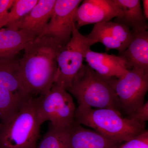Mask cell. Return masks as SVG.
Returning <instances> with one entry per match:
<instances>
[{
    "mask_svg": "<svg viewBox=\"0 0 148 148\" xmlns=\"http://www.w3.org/2000/svg\"><path fill=\"white\" fill-rule=\"evenodd\" d=\"M70 128L57 129L50 125L36 148H67Z\"/></svg>",
    "mask_w": 148,
    "mask_h": 148,
    "instance_id": "cell-18",
    "label": "cell"
},
{
    "mask_svg": "<svg viewBox=\"0 0 148 148\" xmlns=\"http://www.w3.org/2000/svg\"><path fill=\"white\" fill-rule=\"evenodd\" d=\"M18 60H0V123H5L20 110L32 96L18 73Z\"/></svg>",
    "mask_w": 148,
    "mask_h": 148,
    "instance_id": "cell-5",
    "label": "cell"
},
{
    "mask_svg": "<svg viewBox=\"0 0 148 148\" xmlns=\"http://www.w3.org/2000/svg\"><path fill=\"white\" fill-rule=\"evenodd\" d=\"M38 0H14L9 12L5 27L17 22L29 13L38 2Z\"/></svg>",
    "mask_w": 148,
    "mask_h": 148,
    "instance_id": "cell-19",
    "label": "cell"
},
{
    "mask_svg": "<svg viewBox=\"0 0 148 148\" xmlns=\"http://www.w3.org/2000/svg\"><path fill=\"white\" fill-rule=\"evenodd\" d=\"M56 1V0H38L26 16L6 28L24 30L36 38L39 36L50 20Z\"/></svg>",
    "mask_w": 148,
    "mask_h": 148,
    "instance_id": "cell-12",
    "label": "cell"
},
{
    "mask_svg": "<svg viewBox=\"0 0 148 148\" xmlns=\"http://www.w3.org/2000/svg\"><path fill=\"white\" fill-rule=\"evenodd\" d=\"M112 78L101 76L83 64L67 91L75 96L79 106L110 109L121 113L119 100L111 83Z\"/></svg>",
    "mask_w": 148,
    "mask_h": 148,
    "instance_id": "cell-3",
    "label": "cell"
},
{
    "mask_svg": "<svg viewBox=\"0 0 148 148\" xmlns=\"http://www.w3.org/2000/svg\"><path fill=\"white\" fill-rule=\"evenodd\" d=\"M121 144L75 122L69 129L67 148H116Z\"/></svg>",
    "mask_w": 148,
    "mask_h": 148,
    "instance_id": "cell-13",
    "label": "cell"
},
{
    "mask_svg": "<svg viewBox=\"0 0 148 148\" xmlns=\"http://www.w3.org/2000/svg\"><path fill=\"white\" fill-rule=\"evenodd\" d=\"M61 46L54 38L43 36L37 37L24 49V55L18 60V73L32 97L45 95L55 83L57 53Z\"/></svg>",
    "mask_w": 148,
    "mask_h": 148,
    "instance_id": "cell-1",
    "label": "cell"
},
{
    "mask_svg": "<svg viewBox=\"0 0 148 148\" xmlns=\"http://www.w3.org/2000/svg\"><path fill=\"white\" fill-rule=\"evenodd\" d=\"M132 33L131 42L119 56L124 61L127 70L135 68L148 71V31Z\"/></svg>",
    "mask_w": 148,
    "mask_h": 148,
    "instance_id": "cell-15",
    "label": "cell"
},
{
    "mask_svg": "<svg viewBox=\"0 0 148 148\" xmlns=\"http://www.w3.org/2000/svg\"><path fill=\"white\" fill-rule=\"evenodd\" d=\"M116 148H148V131L145 130L131 140L122 143Z\"/></svg>",
    "mask_w": 148,
    "mask_h": 148,
    "instance_id": "cell-20",
    "label": "cell"
},
{
    "mask_svg": "<svg viewBox=\"0 0 148 148\" xmlns=\"http://www.w3.org/2000/svg\"><path fill=\"white\" fill-rule=\"evenodd\" d=\"M40 123L36 97H32L15 115L0 125V148H36Z\"/></svg>",
    "mask_w": 148,
    "mask_h": 148,
    "instance_id": "cell-4",
    "label": "cell"
},
{
    "mask_svg": "<svg viewBox=\"0 0 148 148\" xmlns=\"http://www.w3.org/2000/svg\"><path fill=\"white\" fill-rule=\"evenodd\" d=\"M143 13L145 18L147 20L148 19V1H143Z\"/></svg>",
    "mask_w": 148,
    "mask_h": 148,
    "instance_id": "cell-23",
    "label": "cell"
},
{
    "mask_svg": "<svg viewBox=\"0 0 148 148\" xmlns=\"http://www.w3.org/2000/svg\"><path fill=\"white\" fill-rule=\"evenodd\" d=\"M119 6L122 15L114 22L128 27L132 32L147 31L148 22L143 14L139 0H114Z\"/></svg>",
    "mask_w": 148,
    "mask_h": 148,
    "instance_id": "cell-17",
    "label": "cell"
},
{
    "mask_svg": "<svg viewBox=\"0 0 148 148\" xmlns=\"http://www.w3.org/2000/svg\"><path fill=\"white\" fill-rule=\"evenodd\" d=\"M85 58L88 66L104 77L119 78L128 72L124 61L119 56L98 53L90 49Z\"/></svg>",
    "mask_w": 148,
    "mask_h": 148,
    "instance_id": "cell-14",
    "label": "cell"
},
{
    "mask_svg": "<svg viewBox=\"0 0 148 148\" xmlns=\"http://www.w3.org/2000/svg\"><path fill=\"white\" fill-rule=\"evenodd\" d=\"M85 36L101 43L108 50L116 49L121 55L131 42L132 33L128 27L110 21L95 24L90 34Z\"/></svg>",
    "mask_w": 148,
    "mask_h": 148,
    "instance_id": "cell-11",
    "label": "cell"
},
{
    "mask_svg": "<svg viewBox=\"0 0 148 148\" xmlns=\"http://www.w3.org/2000/svg\"><path fill=\"white\" fill-rule=\"evenodd\" d=\"M24 30L0 29V60L15 58L21 51L36 38Z\"/></svg>",
    "mask_w": 148,
    "mask_h": 148,
    "instance_id": "cell-16",
    "label": "cell"
},
{
    "mask_svg": "<svg viewBox=\"0 0 148 148\" xmlns=\"http://www.w3.org/2000/svg\"><path fill=\"white\" fill-rule=\"evenodd\" d=\"M77 8L74 22L78 29L88 24L110 21L122 12L114 0H84Z\"/></svg>",
    "mask_w": 148,
    "mask_h": 148,
    "instance_id": "cell-10",
    "label": "cell"
},
{
    "mask_svg": "<svg viewBox=\"0 0 148 148\" xmlns=\"http://www.w3.org/2000/svg\"><path fill=\"white\" fill-rule=\"evenodd\" d=\"M76 108L71 95L54 84L45 95L36 97V111L40 123L49 121L59 129H67L75 123Z\"/></svg>",
    "mask_w": 148,
    "mask_h": 148,
    "instance_id": "cell-7",
    "label": "cell"
},
{
    "mask_svg": "<svg viewBox=\"0 0 148 148\" xmlns=\"http://www.w3.org/2000/svg\"><path fill=\"white\" fill-rule=\"evenodd\" d=\"M111 83L121 111L127 116L145 103L148 90V71L133 68L121 77L112 78Z\"/></svg>",
    "mask_w": 148,
    "mask_h": 148,
    "instance_id": "cell-8",
    "label": "cell"
},
{
    "mask_svg": "<svg viewBox=\"0 0 148 148\" xmlns=\"http://www.w3.org/2000/svg\"><path fill=\"white\" fill-rule=\"evenodd\" d=\"M75 121L93 128L96 132L120 143L127 142L145 130V124L140 123L110 109H95L79 106Z\"/></svg>",
    "mask_w": 148,
    "mask_h": 148,
    "instance_id": "cell-2",
    "label": "cell"
},
{
    "mask_svg": "<svg viewBox=\"0 0 148 148\" xmlns=\"http://www.w3.org/2000/svg\"><path fill=\"white\" fill-rule=\"evenodd\" d=\"M97 42L96 40L82 34L74 24L70 41L60 47L57 51L58 70L54 84L68 90L83 65L86 53L90 49V47Z\"/></svg>",
    "mask_w": 148,
    "mask_h": 148,
    "instance_id": "cell-6",
    "label": "cell"
},
{
    "mask_svg": "<svg viewBox=\"0 0 148 148\" xmlns=\"http://www.w3.org/2000/svg\"><path fill=\"white\" fill-rule=\"evenodd\" d=\"M14 2V0H0V29L5 27L9 12Z\"/></svg>",
    "mask_w": 148,
    "mask_h": 148,
    "instance_id": "cell-22",
    "label": "cell"
},
{
    "mask_svg": "<svg viewBox=\"0 0 148 148\" xmlns=\"http://www.w3.org/2000/svg\"><path fill=\"white\" fill-rule=\"evenodd\" d=\"M81 0H56L52 15L39 36L54 38L62 46L71 38L74 17Z\"/></svg>",
    "mask_w": 148,
    "mask_h": 148,
    "instance_id": "cell-9",
    "label": "cell"
},
{
    "mask_svg": "<svg viewBox=\"0 0 148 148\" xmlns=\"http://www.w3.org/2000/svg\"><path fill=\"white\" fill-rule=\"evenodd\" d=\"M0 125H1V123H0Z\"/></svg>",
    "mask_w": 148,
    "mask_h": 148,
    "instance_id": "cell-24",
    "label": "cell"
},
{
    "mask_svg": "<svg viewBox=\"0 0 148 148\" xmlns=\"http://www.w3.org/2000/svg\"><path fill=\"white\" fill-rule=\"evenodd\" d=\"M140 123L145 124L148 120V102L147 101L140 106L136 111L127 116Z\"/></svg>",
    "mask_w": 148,
    "mask_h": 148,
    "instance_id": "cell-21",
    "label": "cell"
}]
</instances>
